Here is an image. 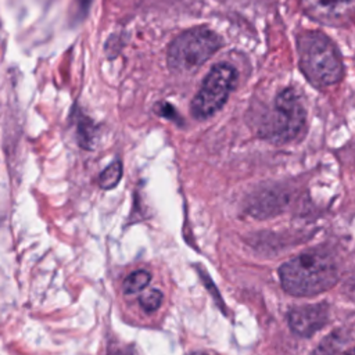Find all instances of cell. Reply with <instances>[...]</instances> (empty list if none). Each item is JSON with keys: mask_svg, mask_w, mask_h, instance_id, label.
<instances>
[{"mask_svg": "<svg viewBox=\"0 0 355 355\" xmlns=\"http://www.w3.org/2000/svg\"><path fill=\"white\" fill-rule=\"evenodd\" d=\"M222 46V39L207 28H194L179 35L168 49V65L178 72L194 71Z\"/></svg>", "mask_w": 355, "mask_h": 355, "instance_id": "4", "label": "cell"}, {"mask_svg": "<svg viewBox=\"0 0 355 355\" xmlns=\"http://www.w3.org/2000/svg\"><path fill=\"white\" fill-rule=\"evenodd\" d=\"M355 0H301L304 10L316 19L327 24L351 17Z\"/></svg>", "mask_w": 355, "mask_h": 355, "instance_id": "7", "label": "cell"}, {"mask_svg": "<svg viewBox=\"0 0 355 355\" xmlns=\"http://www.w3.org/2000/svg\"><path fill=\"white\" fill-rule=\"evenodd\" d=\"M298 62L308 80L318 87L333 86L343 78L341 54L322 32H304L298 37Z\"/></svg>", "mask_w": 355, "mask_h": 355, "instance_id": "2", "label": "cell"}, {"mask_svg": "<svg viewBox=\"0 0 355 355\" xmlns=\"http://www.w3.org/2000/svg\"><path fill=\"white\" fill-rule=\"evenodd\" d=\"M347 355H354V352L352 351H348V354Z\"/></svg>", "mask_w": 355, "mask_h": 355, "instance_id": "16", "label": "cell"}, {"mask_svg": "<svg viewBox=\"0 0 355 355\" xmlns=\"http://www.w3.org/2000/svg\"><path fill=\"white\" fill-rule=\"evenodd\" d=\"M122 178V162L114 161L111 162L98 176V186L104 190L114 189Z\"/></svg>", "mask_w": 355, "mask_h": 355, "instance_id": "11", "label": "cell"}, {"mask_svg": "<svg viewBox=\"0 0 355 355\" xmlns=\"http://www.w3.org/2000/svg\"><path fill=\"white\" fill-rule=\"evenodd\" d=\"M155 111L161 115V116H164V118H168V119H172V121H175V122H180V118H179V115L176 114V111L173 110V107L171 105V104H168V103H161V104H158V107L155 108Z\"/></svg>", "mask_w": 355, "mask_h": 355, "instance_id": "13", "label": "cell"}, {"mask_svg": "<svg viewBox=\"0 0 355 355\" xmlns=\"http://www.w3.org/2000/svg\"><path fill=\"white\" fill-rule=\"evenodd\" d=\"M286 202L287 198L284 194L266 190L254 197V201L250 205V211L258 218H269V215L280 212L282 207H284Z\"/></svg>", "mask_w": 355, "mask_h": 355, "instance_id": "8", "label": "cell"}, {"mask_svg": "<svg viewBox=\"0 0 355 355\" xmlns=\"http://www.w3.org/2000/svg\"><path fill=\"white\" fill-rule=\"evenodd\" d=\"M76 135H78V143L80 147L86 150H93L96 144V126L94 123L85 115L78 114L76 118Z\"/></svg>", "mask_w": 355, "mask_h": 355, "instance_id": "9", "label": "cell"}, {"mask_svg": "<svg viewBox=\"0 0 355 355\" xmlns=\"http://www.w3.org/2000/svg\"><path fill=\"white\" fill-rule=\"evenodd\" d=\"M306 122V112L300 94L286 87L277 93L273 107L262 123L261 133L276 144H284L297 139Z\"/></svg>", "mask_w": 355, "mask_h": 355, "instance_id": "3", "label": "cell"}, {"mask_svg": "<svg viewBox=\"0 0 355 355\" xmlns=\"http://www.w3.org/2000/svg\"><path fill=\"white\" fill-rule=\"evenodd\" d=\"M193 355H202V354H193Z\"/></svg>", "mask_w": 355, "mask_h": 355, "instance_id": "17", "label": "cell"}, {"mask_svg": "<svg viewBox=\"0 0 355 355\" xmlns=\"http://www.w3.org/2000/svg\"><path fill=\"white\" fill-rule=\"evenodd\" d=\"M329 305L326 302L293 306L287 312V322L291 331L300 337H311L329 320Z\"/></svg>", "mask_w": 355, "mask_h": 355, "instance_id": "6", "label": "cell"}, {"mask_svg": "<svg viewBox=\"0 0 355 355\" xmlns=\"http://www.w3.org/2000/svg\"><path fill=\"white\" fill-rule=\"evenodd\" d=\"M108 355H135V351L130 348H112Z\"/></svg>", "mask_w": 355, "mask_h": 355, "instance_id": "14", "label": "cell"}, {"mask_svg": "<svg viewBox=\"0 0 355 355\" xmlns=\"http://www.w3.org/2000/svg\"><path fill=\"white\" fill-rule=\"evenodd\" d=\"M76 4H78V10L80 14H86L87 10L90 8V4H92V0H76Z\"/></svg>", "mask_w": 355, "mask_h": 355, "instance_id": "15", "label": "cell"}, {"mask_svg": "<svg viewBox=\"0 0 355 355\" xmlns=\"http://www.w3.org/2000/svg\"><path fill=\"white\" fill-rule=\"evenodd\" d=\"M150 280H151V273L148 270H144V269L135 270L125 277L122 283V291L126 295L137 294L141 290H144V287H147Z\"/></svg>", "mask_w": 355, "mask_h": 355, "instance_id": "10", "label": "cell"}, {"mask_svg": "<svg viewBox=\"0 0 355 355\" xmlns=\"http://www.w3.org/2000/svg\"><path fill=\"white\" fill-rule=\"evenodd\" d=\"M279 277L286 293L311 297L331 288L340 279V269L330 252L312 250L284 262Z\"/></svg>", "mask_w": 355, "mask_h": 355, "instance_id": "1", "label": "cell"}, {"mask_svg": "<svg viewBox=\"0 0 355 355\" xmlns=\"http://www.w3.org/2000/svg\"><path fill=\"white\" fill-rule=\"evenodd\" d=\"M164 301V294L159 290H150L139 297V304L146 313L155 312Z\"/></svg>", "mask_w": 355, "mask_h": 355, "instance_id": "12", "label": "cell"}, {"mask_svg": "<svg viewBox=\"0 0 355 355\" xmlns=\"http://www.w3.org/2000/svg\"><path fill=\"white\" fill-rule=\"evenodd\" d=\"M237 82V71L230 64H216L204 78L200 90L191 101L196 119H207L216 114L229 98Z\"/></svg>", "mask_w": 355, "mask_h": 355, "instance_id": "5", "label": "cell"}]
</instances>
